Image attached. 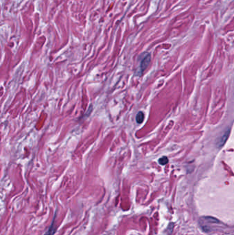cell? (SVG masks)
<instances>
[{
    "label": "cell",
    "instance_id": "1",
    "mask_svg": "<svg viewBox=\"0 0 234 235\" xmlns=\"http://www.w3.org/2000/svg\"><path fill=\"white\" fill-rule=\"evenodd\" d=\"M229 131H230L229 129V130H227L224 133V134H223L218 139L217 142H216V146H217V147H218V148H221V147H222L223 145H225V143L226 142L227 140L228 137L229 135Z\"/></svg>",
    "mask_w": 234,
    "mask_h": 235
},
{
    "label": "cell",
    "instance_id": "2",
    "mask_svg": "<svg viewBox=\"0 0 234 235\" xmlns=\"http://www.w3.org/2000/svg\"><path fill=\"white\" fill-rule=\"evenodd\" d=\"M151 54L149 53H146L145 56L142 59L141 64H140V70L141 72H142L144 70L148 67V65H149L150 62H151Z\"/></svg>",
    "mask_w": 234,
    "mask_h": 235
},
{
    "label": "cell",
    "instance_id": "3",
    "mask_svg": "<svg viewBox=\"0 0 234 235\" xmlns=\"http://www.w3.org/2000/svg\"><path fill=\"white\" fill-rule=\"evenodd\" d=\"M55 217H56V215H54V219H53V221H52L50 227H49L48 230L45 233L44 235H54L55 234L56 229H57V227H56V224H55Z\"/></svg>",
    "mask_w": 234,
    "mask_h": 235
},
{
    "label": "cell",
    "instance_id": "4",
    "mask_svg": "<svg viewBox=\"0 0 234 235\" xmlns=\"http://www.w3.org/2000/svg\"><path fill=\"white\" fill-rule=\"evenodd\" d=\"M144 113L142 111H139L137 115V117H136V120H137V123H142V122L144 121Z\"/></svg>",
    "mask_w": 234,
    "mask_h": 235
},
{
    "label": "cell",
    "instance_id": "5",
    "mask_svg": "<svg viewBox=\"0 0 234 235\" xmlns=\"http://www.w3.org/2000/svg\"><path fill=\"white\" fill-rule=\"evenodd\" d=\"M167 162H168V159L167 157H163L159 160V163L161 165H166Z\"/></svg>",
    "mask_w": 234,
    "mask_h": 235
}]
</instances>
